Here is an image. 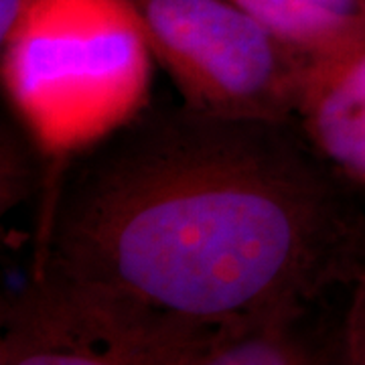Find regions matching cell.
<instances>
[{"instance_id": "4", "label": "cell", "mask_w": 365, "mask_h": 365, "mask_svg": "<svg viewBox=\"0 0 365 365\" xmlns=\"http://www.w3.org/2000/svg\"><path fill=\"white\" fill-rule=\"evenodd\" d=\"M2 365H203L215 327L136 314L43 276L2 304Z\"/></svg>"}, {"instance_id": "8", "label": "cell", "mask_w": 365, "mask_h": 365, "mask_svg": "<svg viewBox=\"0 0 365 365\" xmlns=\"http://www.w3.org/2000/svg\"><path fill=\"white\" fill-rule=\"evenodd\" d=\"M35 165L29 160V150L23 138L13 132H2V181H0V201L2 211L14 207L23 201L33 185Z\"/></svg>"}, {"instance_id": "6", "label": "cell", "mask_w": 365, "mask_h": 365, "mask_svg": "<svg viewBox=\"0 0 365 365\" xmlns=\"http://www.w3.org/2000/svg\"><path fill=\"white\" fill-rule=\"evenodd\" d=\"M307 307H284L252 314L215 329L205 365H311L323 353L300 329Z\"/></svg>"}, {"instance_id": "10", "label": "cell", "mask_w": 365, "mask_h": 365, "mask_svg": "<svg viewBox=\"0 0 365 365\" xmlns=\"http://www.w3.org/2000/svg\"><path fill=\"white\" fill-rule=\"evenodd\" d=\"M31 2L33 0H0V37L9 33V29L25 13V9Z\"/></svg>"}, {"instance_id": "5", "label": "cell", "mask_w": 365, "mask_h": 365, "mask_svg": "<svg viewBox=\"0 0 365 365\" xmlns=\"http://www.w3.org/2000/svg\"><path fill=\"white\" fill-rule=\"evenodd\" d=\"M294 122L343 181L365 187V33L309 59Z\"/></svg>"}, {"instance_id": "1", "label": "cell", "mask_w": 365, "mask_h": 365, "mask_svg": "<svg viewBox=\"0 0 365 365\" xmlns=\"http://www.w3.org/2000/svg\"><path fill=\"white\" fill-rule=\"evenodd\" d=\"M69 167L33 276L136 314L220 327L353 284L365 217L294 120L148 108Z\"/></svg>"}, {"instance_id": "3", "label": "cell", "mask_w": 365, "mask_h": 365, "mask_svg": "<svg viewBox=\"0 0 365 365\" xmlns=\"http://www.w3.org/2000/svg\"><path fill=\"white\" fill-rule=\"evenodd\" d=\"M130 2L182 104L234 120H294L311 57L230 0Z\"/></svg>"}, {"instance_id": "7", "label": "cell", "mask_w": 365, "mask_h": 365, "mask_svg": "<svg viewBox=\"0 0 365 365\" xmlns=\"http://www.w3.org/2000/svg\"><path fill=\"white\" fill-rule=\"evenodd\" d=\"M307 57L365 33V0H230Z\"/></svg>"}, {"instance_id": "9", "label": "cell", "mask_w": 365, "mask_h": 365, "mask_svg": "<svg viewBox=\"0 0 365 365\" xmlns=\"http://www.w3.org/2000/svg\"><path fill=\"white\" fill-rule=\"evenodd\" d=\"M343 361L365 365V264L353 280V294L343 325Z\"/></svg>"}, {"instance_id": "2", "label": "cell", "mask_w": 365, "mask_h": 365, "mask_svg": "<svg viewBox=\"0 0 365 365\" xmlns=\"http://www.w3.org/2000/svg\"><path fill=\"white\" fill-rule=\"evenodd\" d=\"M0 47L6 100L51 169L45 211L71 163L146 110L155 57L130 0H33Z\"/></svg>"}]
</instances>
